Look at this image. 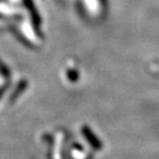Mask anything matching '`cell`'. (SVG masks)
Wrapping results in <instances>:
<instances>
[{
  "instance_id": "6da1fadb",
  "label": "cell",
  "mask_w": 159,
  "mask_h": 159,
  "mask_svg": "<svg viewBox=\"0 0 159 159\" xmlns=\"http://www.w3.org/2000/svg\"><path fill=\"white\" fill-rule=\"evenodd\" d=\"M82 132H83V135L85 136V138L87 139V142L89 143V145H91L93 148L97 149V150H99V149L102 148L103 144H102V142H101V139L92 132V129L89 128V127L83 126Z\"/></svg>"
}]
</instances>
